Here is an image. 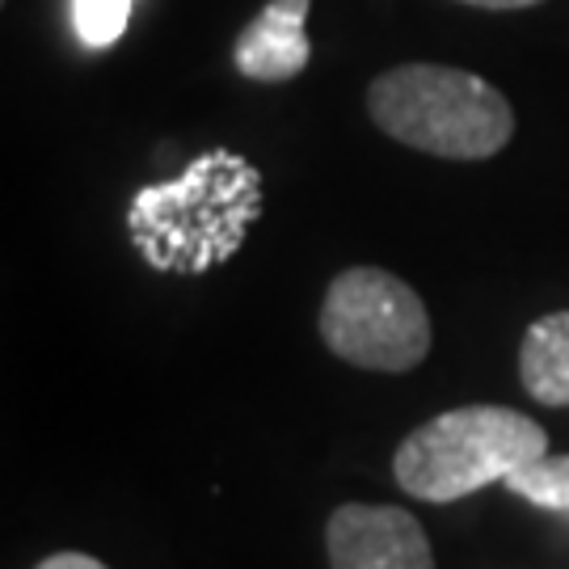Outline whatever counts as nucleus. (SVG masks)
Masks as SVG:
<instances>
[{"label": "nucleus", "mask_w": 569, "mask_h": 569, "mask_svg": "<svg viewBox=\"0 0 569 569\" xmlns=\"http://www.w3.org/2000/svg\"><path fill=\"white\" fill-rule=\"evenodd\" d=\"M262 216V173L241 152L211 148L173 182L143 186L127 207V232L161 274H203L224 266Z\"/></svg>", "instance_id": "f257e3e1"}, {"label": "nucleus", "mask_w": 569, "mask_h": 569, "mask_svg": "<svg viewBox=\"0 0 569 569\" xmlns=\"http://www.w3.org/2000/svg\"><path fill=\"white\" fill-rule=\"evenodd\" d=\"M367 114L388 140L443 161H489L515 136L507 93L448 63H401L380 72L367 84Z\"/></svg>", "instance_id": "f03ea898"}, {"label": "nucleus", "mask_w": 569, "mask_h": 569, "mask_svg": "<svg viewBox=\"0 0 569 569\" xmlns=\"http://www.w3.org/2000/svg\"><path fill=\"white\" fill-rule=\"evenodd\" d=\"M549 456V435L528 413L507 406H460L401 439L392 477L409 498L456 502L507 481L515 468Z\"/></svg>", "instance_id": "7ed1b4c3"}, {"label": "nucleus", "mask_w": 569, "mask_h": 569, "mask_svg": "<svg viewBox=\"0 0 569 569\" xmlns=\"http://www.w3.org/2000/svg\"><path fill=\"white\" fill-rule=\"evenodd\" d=\"M321 342L363 371H413L430 355V317L422 296L380 266H350L321 300Z\"/></svg>", "instance_id": "20e7f679"}, {"label": "nucleus", "mask_w": 569, "mask_h": 569, "mask_svg": "<svg viewBox=\"0 0 569 569\" xmlns=\"http://www.w3.org/2000/svg\"><path fill=\"white\" fill-rule=\"evenodd\" d=\"M326 549L333 569H435L427 528L401 507L346 502L329 515Z\"/></svg>", "instance_id": "39448f33"}, {"label": "nucleus", "mask_w": 569, "mask_h": 569, "mask_svg": "<svg viewBox=\"0 0 569 569\" xmlns=\"http://www.w3.org/2000/svg\"><path fill=\"white\" fill-rule=\"evenodd\" d=\"M308 13L312 0H266L232 42V63L244 81L283 84L296 81L312 60L308 42Z\"/></svg>", "instance_id": "423d86ee"}, {"label": "nucleus", "mask_w": 569, "mask_h": 569, "mask_svg": "<svg viewBox=\"0 0 569 569\" xmlns=\"http://www.w3.org/2000/svg\"><path fill=\"white\" fill-rule=\"evenodd\" d=\"M519 380L531 401L549 409L569 406V308L528 326L519 346Z\"/></svg>", "instance_id": "0eeeda50"}, {"label": "nucleus", "mask_w": 569, "mask_h": 569, "mask_svg": "<svg viewBox=\"0 0 569 569\" xmlns=\"http://www.w3.org/2000/svg\"><path fill=\"white\" fill-rule=\"evenodd\" d=\"M502 486L523 502L569 515V456H540L531 465L515 468Z\"/></svg>", "instance_id": "6e6552de"}, {"label": "nucleus", "mask_w": 569, "mask_h": 569, "mask_svg": "<svg viewBox=\"0 0 569 569\" xmlns=\"http://www.w3.org/2000/svg\"><path fill=\"white\" fill-rule=\"evenodd\" d=\"M72 18H77V34L89 47H110L127 30L131 0H72Z\"/></svg>", "instance_id": "1a4fd4ad"}, {"label": "nucleus", "mask_w": 569, "mask_h": 569, "mask_svg": "<svg viewBox=\"0 0 569 569\" xmlns=\"http://www.w3.org/2000/svg\"><path fill=\"white\" fill-rule=\"evenodd\" d=\"M34 569H110V566H102V561L89 557V552H51V557H42Z\"/></svg>", "instance_id": "9d476101"}, {"label": "nucleus", "mask_w": 569, "mask_h": 569, "mask_svg": "<svg viewBox=\"0 0 569 569\" xmlns=\"http://www.w3.org/2000/svg\"><path fill=\"white\" fill-rule=\"evenodd\" d=\"M472 9H489V13H515V9H531V4H545V0H460Z\"/></svg>", "instance_id": "9b49d317"}]
</instances>
